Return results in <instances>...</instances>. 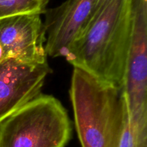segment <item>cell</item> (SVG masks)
<instances>
[{"label": "cell", "instance_id": "obj_9", "mask_svg": "<svg viewBox=\"0 0 147 147\" xmlns=\"http://www.w3.org/2000/svg\"><path fill=\"white\" fill-rule=\"evenodd\" d=\"M118 147H147V139L139 136L132 126L128 105L125 111Z\"/></svg>", "mask_w": 147, "mask_h": 147}, {"label": "cell", "instance_id": "obj_6", "mask_svg": "<svg viewBox=\"0 0 147 147\" xmlns=\"http://www.w3.org/2000/svg\"><path fill=\"white\" fill-rule=\"evenodd\" d=\"M48 63L25 64L12 59L0 60V123L41 94Z\"/></svg>", "mask_w": 147, "mask_h": 147}, {"label": "cell", "instance_id": "obj_7", "mask_svg": "<svg viewBox=\"0 0 147 147\" xmlns=\"http://www.w3.org/2000/svg\"><path fill=\"white\" fill-rule=\"evenodd\" d=\"M96 0H66L54 8L46 9L43 22L47 56L66 55L92 17Z\"/></svg>", "mask_w": 147, "mask_h": 147}, {"label": "cell", "instance_id": "obj_8", "mask_svg": "<svg viewBox=\"0 0 147 147\" xmlns=\"http://www.w3.org/2000/svg\"><path fill=\"white\" fill-rule=\"evenodd\" d=\"M49 0H0V20L22 14H44Z\"/></svg>", "mask_w": 147, "mask_h": 147}, {"label": "cell", "instance_id": "obj_3", "mask_svg": "<svg viewBox=\"0 0 147 147\" xmlns=\"http://www.w3.org/2000/svg\"><path fill=\"white\" fill-rule=\"evenodd\" d=\"M72 124L60 100L40 94L0 123V147H65Z\"/></svg>", "mask_w": 147, "mask_h": 147}, {"label": "cell", "instance_id": "obj_1", "mask_svg": "<svg viewBox=\"0 0 147 147\" xmlns=\"http://www.w3.org/2000/svg\"><path fill=\"white\" fill-rule=\"evenodd\" d=\"M130 37L128 0H111L93 14L65 58L73 67L122 90Z\"/></svg>", "mask_w": 147, "mask_h": 147}, {"label": "cell", "instance_id": "obj_4", "mask_svg": "<svg viewBox=\"0 0 147 147\" xmlns=\"http://www.w3.org/2000/svg\"><path fill=\"white\" fill-rule=\"evenodd\" d=\"M131 37L122 92L133 128L147 139V0H128Z\"/></svg>", "mask_w": 147, "mask_h": 147}, {"label": "cell", "instance_id": "obj_10", "mask_svg": "<svg viewBox=\"0 0 147 147\" xmlns=\"http://www.w3.org/2000/svg\"><path fill=\"white\" fill-rule=\"evenodd\" d=\"M111 0H96V6H95L94 11H93V14L96 12V11H98V10H100L102 7H104L105 5H106V4H107ZM93 16H92V17H93Z\"/></svg>", "mask_w": 147, "mask_h": 147}, {"label": "cell", "instance_id": "obj_2", "mask_svg": "<svg viewBox=\"0 0 147 147\" xmlns=\"http://www.w3.org/2000/svg\"><path fill=\"white\" fill-rule=\"evenodd\" d=\"M82 147H118L127 102L122 90L74 67L69 90Z\"/></svg>", "mask_w": 147, "mask_h": 147}, {"label": "cell", "instance_id": "obj_5", "mask_svg": "<svg viewBox=\"0 0 147 147\" xmlns=\"http://www.w3.org/2000/svg\"><path fill=\"white\" fill-rule=\"evenodd\" d=\"M41 14L30 13L0 20V60L25 64L47 63L46 37Z\"/></svg>", "mask_w": 147, "mask_h": 147}]
</instances>
